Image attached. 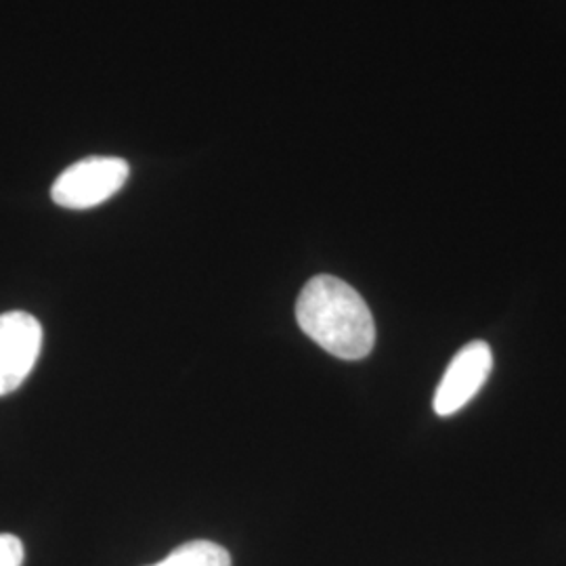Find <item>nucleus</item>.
I'll return each mask as SVG.
<instances>
[{"mask_svg":"<svg viewBox=\"0 0 566 566\" xmlns=\"http://www.w3.org/2000/svg\"><path fill=\"white\" fill-rule=\"evenodd\" d=\"M149 566H231V556L214 542L196 539L172 549L164 560Z\"/></svg>","mask_w":566,"mask_h":566,"instance_id":"39448f33","label":"nucleus"},{"mask_svg":"<svg viewBox=\"0 0 566 566\" xmlns=\"http://www.w3.org/2000/svg\"><path fill=\"white\" fill-rule=\"evenodd\" d=\"M42 348V325L25 311L0 315V397L18 390L34 369Z\"/></svg>","mask_w":566,"mask_h":566,"instance_id":"7ed1b4c3","label":"nucleus"},{"mask_svg":"<svg viewBox=\"0 0 566 566\" xmlns=\"http://www.w3.org/2000/svg\"><path fill=\"white\" fill-rule=\"evenodd\" d=\"M128 163L114 156H93L65 168L53 182V202L67 210H86L116 196L128 181Z\"/></svg>","mask_w":566,"mask_h":566,"instance_id":"f03ea898","label":"nucleus"},{"mask_svg":"<svg viewBox=\"0 0 566 566\" xmlns=\"http://www.w3.org/2000/svg\"><path fill=\"white\" fill-rule=\"evenodd\" d=\"M23 565V544L20 537L0 533V566Z\"/></svg>","mask_w":566,"mask_h":566,"instance_id":"423d86ee","label":"nucleus"},{"mask_svg":"<svg viewBox=\"0 0 566 566\" xmlns=\"http://www.w3.org/2000/svg\"><path fill=\"white\" fill-rule=\"evenodd\" d=\"M304 334L344 361L365 359L376 344V324L361 294L334 275H317L296 303Z\"/></svg>","mask_w":566,"mask_h":566,"instance_id":"f257e3e1","label":"nucleus"},{"mask_svg":"<svg viewBox=\"0 0 566 566\" xmlns=\"http://www.w3.org/2000/svg\"><path fill=\"white\" fill-rule=\"evenodd\" d=\"M493 369V353L483 340L465 344L447 365L443 380L434 392L432 407L437 416L446 418L460 411L483 388Z\"/></svg>","mask_w":566,"mask_h":566,"instance_id":"20e7f679","label":"nucleus"}]
</instances>
